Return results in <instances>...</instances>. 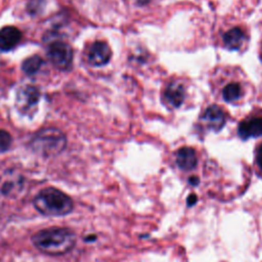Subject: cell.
<instances>
[{
  "label": "cell",
  "mask_w": 262,
  "mask_h": 262,
  "mask_svg": "<svg viewBox=\"0 0 262 262\" xmlns=\"http://www.w3.org/2000/svg\"><path fill=\"white\" fill-rule=\"evenodd\" d=\"M64 134L53 127L39 130L31 140L32 149L44 157H51L59 154L66 146Z\"/></svg>",
  "instance_id": "3"
},
{
  "label": "cell",
  "mask_w": 262,
  "mask_h": 262,
  "mask_svg": "<svg viewBox=\"0 0 262 262\" xmlns=\"http://www.w3.org/2000/svg\"><path fill=\"white\" fill-rule=\"evenodd\" d=\"M202 121L209 129L219 131L225 124V116L219 106L211 105L203 114Z\"/></svg>",
  "instance_id": "7"
},
{
  "label": "cell",
  "mask_w": 262,
  "mask_h": 262,
  "mask_svg": "<svg viewBox=\"0 0 262 262\" xmlns=\"http://www.w3.org/2000/svg\"><path fill=\"white\" fill-rule=\"evenodd\" d=\"M248 38L245 32L239 28L227 31L223 36L224 46L228 50H239L246 44Z\"/></svg>",
  "instance_id": "9"
},
{
  "label": "cell",
  "mask_w": 262,
  "mask_h": 262,
  "mask_svg": "<svg viewBox=\"0 0 262 262\" xmlns=\"http://www.w3.org/2000/svg\"><path fill=\"white\" fill-rule=\"evenodd\" d=\"M198 163L196 155L194 149L191 147H181L176 152V164L177 166L184 171L192 170Z\"/></svg>",
  "instance_id": "11"
},
{
  "label": "cell",
  "mask_w": 262,
  "mask_h": 262,
  "mask_svg": "<svg viewBox=\"0 0 262 262\" xmlns=\"http://www.w3.org/2000/svg\"><path fill=\"white\" fill-rule=\"evenodd\" d=\"M196 201H198V198H196V195H195L194 193L189 194V195H188V198H187V201H186L187 206H188V207L193 206V205L196 203Z\"/></svg>",
  "instance_id": "18"
},
{
  "label": "cell",
  "mask_w": 262,
  "mask_h": 262,
  "mask_svg": "<svg viewBox=\"0 0 262 262\" xmlns=\"http://www.w3.org/2000/svg\"><path fill=\"white\" fill-rule=\"evenodd\" d=\"M23 188V180L17 178H6L2 181L0 190L5 195H16Z\"/></svg>",
  "instance_id": "13"
},
{
  "label": "cell",
  "mask_w": 262,
  "mask_h": 262,
  "mask_svg": "<svg viewBox=\"0 0 262 262\" xmlns=\"http://www.w3.org/2000/svg\"><path fill=\"white\" fill-rule=\"evenodd\" d=\"M165 97L169 104L173 107H178L184 100V88L177 82L170 83L165 91Z\"/></svg>",
  "instance_id": "12"
},
{
  "label": "cell",
  "mask_w": 262,
  "mask_h": 262,
  "mask_svg": "<svg viewBox=\"0 0 262 262\" xmlns=\"http://www.w3.org/2000/svg\"><path fill=\"white\" fill-rule=\"evenodd\" d=\"M256 159H257V164H258L259 168L262 170V144H261V145L258 147V149H257Z\"/></svg>",
  "instance_id": "17"
},
{
  "label": "cell",
  "mask_w": 262,
  "mask_h": 262,
  "mask_svg": "<svg viewBox=\"0 0 262 262\" xmlns=\"http://www.w3.org/2000/svg\"><path fill=\"white\" fill-rule=\"evenodd\" d=\"M237 133L244 140L252 137L262 136V118L254 117L244 120L238 125Z\"/></svg>",
  "instance_id": "6"
},
{
  "label": "cell",
  "mask_w": 262,
  "mask_h": 262,
  "mask_svg": "<svg viewBox=\"0 0 262 262\" xmlns=\"http://www.w3.org/2000/svg\"><path fill=\"white\" fill-rule=\"evenodd\" d=\"M199 178L196 176H192V177H189V183L192 184V185H198L199 184Z\"/></svg>",
  "instance_id": "19"
},
{
  "label": "cell",
  "mask_w": 262,
  "mask_h": 262,
  "mask_svg": "<svg viewBox=\"0 0 262 262\" xmlns=\"http://www.w3.org/2000/svg\"><path fill=\"white\" fill-rule=\"evenodd\" d=\"M21 33L13 26H6L0 30V50L9 51L20 41Z\"/></svg>",
  "instance_id": "8"
},
{
  "label": "cell",
  "mask_w": 262,
  "mask_h": 262,
  "mask_svg": "<svg viewBox=\"0 0 262 262\" xmlns=\"http://www.w3.org/2000/svg\"><path fill=\"white\" fill-rule=\"evenodd\" d=\"M32 242L42 253L55 256L72 250L76 243V236L69 228L51 227L36 232L32 236Z\"/></svg>",
  "instance_id": "1"
},
{
  "label": "cell",
  "mask_w": 262,
  "mask_h": 262,
  "mask_svg": "<svg viewBox=\"0 0 262 262\" xmlns=\"http://www.w3.org/2000/svg\"><path fill=\"white\" fill-rule=\"evenodd\" d=\"M40 97L39 90L31 85H26L25 87L20 88L17 93V103L23 108L28 110L37 104Z\"/></svg>",
  "instance_id": "10"
},
{
  "label": "cell",
  "mask_w": 262,
  "mask_h": 262,
  "mask_svg": "<svg viewBox=\"0 0 262 262\" xmlns=\"http://www.w3.org/2000/svg\"><path fill=\"white\" fill-rule=\"evenodd\" d=\"M42 64V59L38 55H33L24 60L21 69L27 75H33L38 72Z\"/></svg>",
  "instance_id": "15"
},
{
  "label": "cell",
  "mask_w": 262,
  "mask_h": 262,
  "mask_svg": "<svg viewBox=\"0 0 262 262\" xmlns=\"http://www.w3.org/2000/svg\"><path fill=\"white\" fill-rule=\"evenodd\" d=\"M11 142V135L7 131L0 129V152L6 151L10 147Z\"/></svg>",
  "instance_id": "16"
},
{
  "label": "cell",
  "mask_w": 262,
  "mask_h": 262,
  "mask_svg": "<svg viewBox=\"0 0 262 262\" xmlns=\"http://www.w3.org/2000/svg\"><path fill=\"white\" fill-rule=\"evenodd\" d=\"M34 207L46 216H62L69 214L74 207L72 199L62 191L47 187L42 189L33 201Z\"/></svg>",
  "instance_id": "2"
},
{
  "label": "cell",
  "mask_w": 262,
  "mask_h": 262,
  "mask_svg": "<svg viewBox=\"0 0 262 262\" xmlns=\"http://www.w3.org/2000/svg\"><path fill=\"white\" fill-rule=\"evenodd\" d=\"M261 60H262V47H261Z\"/></svg>",
  "instance_id": "20"
},
{
  "label": "cell",
  "mask_w": 262,
  "mask_h": 262,
  "mask_svg": "<svg viewBox=\"0 0 262 262\" xmlns=\"http://www.w3.org/2000/svg\"><path fill=\"white\" fill-rule=\"evenodd\" d=\"M49 60L59 70H68L72 66L73 51L69 44L56 41L49 45L47 52Z\"/></svg>",
  "instance_id": "4"
},
{
  "label": "cell",
  "mask_w": 262,
  "mask_h": 262,
  "mask_svg": "<svg viewBox=\"0 0 262 262\" xmlns=\"http://www.w3.org/2000/svg\"><path fill=\"white\" fill-rule=\"evenodd\" d=\"M112 56L110 46L103 41L94 42L87 53L88 62L94 67H101L106 64Z\"/></svg>",
  "instance_id": "5"
},
{
  "label": "cell",
  "mask_w": 262,
  "mask_h": 262,
  "mask_svg": "<svg viewBox=\"0 0 262 262\" xmlns=\"http://www.w3.org/2000/svg\"><path fill=\"white\" fill-rule=\"evenodd\" d=\"M223 99L227 102L237 101L242 96V87L241 84L236 82L228 83L222 90Z\"/></svg>",
  "instance_id": "14"
}]
</instances>
